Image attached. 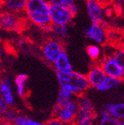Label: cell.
I'll return each instance as SVG.
<instances>
[{"instance_id":"obj_1","label":"cell","mask_w":124,"mask_h":125,"mask_svg":"<svg viewBox=\"0 0 124 125\" xmlns=\"http://www.w3.org/2000/svg\"><path fill=\"white\" fill-rule=\"evenodd\" d=\"M24 13L31 23L49 31L52 25L49 16V2L46 0H28Z\"/></svg>"},{"instance_id":"obj_2","label":"cell","mask_w":124,"mask_h":125,"mask_svg":"<svg viewBox=\"0 0 124 125\" xmlns=\"http://www.w3.org/2000/svg\"><path fill=\"white\" fill-rule=\"evenodd\" d=\"M57 77L60 87H68L76 97L85 95V93L90 88L86 75L72 71L70 73H57Z\"/></svg>"},{"instance_id":"obj_3","label":"cell","mask_w":124,"mask_h":125,"mask_svg":"<svg viewBox=\"0 0 124 125\" xmlns=\"http://www.w3.org/2000/svg\"><path fill=\"white\" fill-rule=\"evenodd\" d=\"M124 52L122 50L113 55L104 58L100 66L104 73L108 76L123 80L124 77Z\"/></svg>"},{"instance_id":"obj_4","label":"cell","mask_w":124,"mask_h":125,"mask_svg":"<svg viewBox=\"0 0 124 125\" xmlns=\"http://www.w3.org/2000/svg\"><path fill=\"white\" fill-rule=\"evenodd\" d=\"M78 109L77 97H75L63 105L59 106L56 104L53 108V117H56L65 125L72 124L75 120Z\"/></svg>"},{"instance_id":"obj_5","label":"cell","mask_w":124,"mask_h":125,"mask_svg":"<svg viewBox=\"0 0 124 125\" xmlns=\"http://www.w3.org/2000/svg\"><path fill=\"white\" fill-rule=\"evenodd\" d=\"M49 16L52 24L63 26L69 25L74 18L69 9L56 3L54 0L49 2Z\"/></svg>"},{"instance_id":"obj_6","label":"cell","mask_w":124,"mask_h":125,"mask_svg":"<svg viewBox=\"0 0 124 125\" xmlns=\"http://www.w3.org/2000/svg\"><path fill=\"white\" fill-rule=\"evenodd\" d=\"M64 51L63 43L54 38H49L43 42L41 47L42 56L48 64L53 65L60 53Z\"/></svg>"},{"instance_id":"obj_7","label":"cell","mask_w":124,"mask_h":125,"mask_svg":"<svg viewBox=\"0 0 124 125\" xmlns=\"http://www.w3.org/2000/svg\"><path fill=\"white\" fill-rule=\"evenodd\" d=\"M86 9L88 17L92 24H100L106 28V22L104 21V7L100 2L95 0L86 1Z\"/></svg>"},{"instance_id":"obj_8","label":"cell","mask_w":124,"mask_h":125,"mask_svg":"<svg viewBox=\"0 0 124 125\" xmlns=\"http://www.w3.org/2000/svg\"><path fill=\"white\" fill-rule=\"evenodd\" d=\"M83 33L86 37L96 43L97 45H103L107 41L106 28L100 24H91L88 28L84 30Z\"/></svg>"},{"instance_id":"obj_9","label":"cell","mask_w":124,"mask_h":125,"mask_svg":"<svg viewBox=\"0 0 124 125\" xmlns=\"http://www.w3.org/2000/svg\"><path fill=\"white\" fill-rule=\"evenodd\" d=\"M21 20L18 14L0 12V28L8 31H18L21 28Z\"/></svg>"},{"instance_id":"obj_10","label":"cell","mask_w":124,"mask_h":125,"mask_svg":"<svg viewBox=\"0 0 124 125\" xmlns=\"http://www.w3.org/2000/svg\"><path fill=\"white\" fill-rule=\"evenodd\" d=\"M0 95L9 108L13 107L15 97L11 89V80L9 76H3L0 78Z\"/></svg>"},{"instance_id":"obj_11","label":"cell","mask_w":124,"mask_h":125,"mask_svg":"<svg viewBox=\"0 0 124 125\" xmlns=\"http://www.w3.org/2000/svg\"><path fill=\"white\" fill-rule=\"evenodd\" d=\"M96 122V111L95 109L78 108L74 124L76 125H95Z\"/></svg>"},{"instance_id":"obj_12","label":"cell","mask_w":124,"mask_h":125,"mask_svg":"<svg viewBox=\"0 0 124 125\" xmlns=\"http://www.w3.org/2000/svg\"><path fill=\"white\" fill-rule=\"evenodd\" d=\"M106 76L107 75L103 71L100 64H95L90 69L89 72L86 75V77L89 86L96 89L97 86L104 81Z\"/></svg>"},{"instance_id":"obj_13","label":"cell","mask_w":124,"mask_h":125,"mask_svg":"<svg viewBox=\"0 0 124 125\" xmlns=\"http://www.w3.org/2000/svg\"><path fill=\"white\" fill-rule=\"evenodd\" d=\"M26 0H6L1 3V11L19 14L24 12Z\"/></svg>"},{"instance_id":"obj_14","label":"cell","mask_w":124,"mask_h":125,"mask_svg":"<svg viewBox=\"0 0 124 125\" xmlns=\"http://www.w3.org/2000/svg\"><path fill=\"white\" fill-rule=\"evenodd\" d=\"M53 67L57 73H70L73 71L69 56L65 51L60 53L57 60L55 61L53 63Z\"/></svg>"},{"instance_id":"obj_15","label":"cell","mask_w":124,"mask_h":125,"mask_svg":"<svg viewBox=\"0 0 124 125\" xmlns=\"http://www.w3.org/2000/svg\"><path fill=\"white\" fill-rule=\"evenodd\" d=\"M104 110L107 114L116 119L123 120L124 118V104L123 102L107 103L104 105Z\"/></svg>"},{"instance_id":"obj_16","label":"cell","mask_w":124,"mask_h":125,"mask_svg":"<svg viewBox=\"0 0 124 125\" xmlns=\"http://www.w3.org/2000/svg\"><path fill=\"white\" fill-rule=\"evenodd\" d=\"M28 76L25 73L18 74L15 78V85L18 95L21 98H24L27 95V84Z\"/></svg>"},{"instance_id":"obj_17","label":"cell","mask_w":124,"mask_h":125,"mask_svg":"<svg viewBox=\"0 0 124 125\" xmlns=\"http://www.w3.org/2000/svg\"><path fill=\"white\" fill-rule=\"evenodd\" d=\"M123 82V80L115 79L113 77H110L108 76H106L105 79H104L103 82L97 86L96 90L99 92H107L109 90H111L116 87L119 86Z\"/></svg>"},{"instance_id":"obj_18","label":"cell","mask_w":124,"mask_h":125,"mask_svg":"<svg viewBox=\"0 0 124 125\" xmlns=\"http://www.w3.org/2000/svg\"><path fill=\"white\" fill-rule=\"evenodd\" d=\"M69 32V28L68 26H63V25H53L52 24L50 29H49V33H51L53 35V38L57 40L60 42L66 39L68 36Z\"/></svg>"},{"instance_id":"obj_19","label":"cell","mask_w":124,"mask_h":125,"mask_svg":"<svg viewBox=\"0 0 124 125\" xmlns=\"http://www.w3.org/2000/svg\"><path fill=\"white\" fill-rule=\"evenodd\" d=\"M54 2L58 5L69 9L73 17H75L78 14V7L76 2L73 1V0H54Z\"/></svg>"},{"instance_id":"obj_20","label":"cell","mask_w":124,"mask_h":125,"mask_svg":"<svg viewBox=\"0 0 124 125\" xmlns=\"http://www.w3.org/2000/svg\"><path fill=\"white\" fill-rule=\"evenodd\" d=\"M86 53L91 60L97 61L101 56V50L97 44H89L86 47Z\"/></svg>"},{"instance_id":"obj_21","label":"cell","mask_w":124,"mask_h":125,"mask_svg":"<svg viewBox=\"0 0 124 125\" xmlns=\"http://www.w3.org/2000/svg\"><path fill=\"white\" fill-rule=\"evenodd\" d=\"M95 125H124L123 120L116 119L109 115L102 117V118H97Z\"/></svg>"},{"instance_id":"obj_22","label":"cell","mask_w":124,"mask_h":125,"mask_svg":"<svg viewBox=\"0 0 124 125\" xmlns=\"http://www.w3.org/2000/svg\"><path fill=\"white\" fill-rule=\"evenodd\" d=\"M19 114L17 110H15L13 108H9L5 112V114L2 117V120L5 121H8L11 123L12 121H14V119L16 117V116Z\"/></svg>"},{"instance_id":"obj_23","label":"cell","mask_w":124,"mask_h":125,"mask_svg":"<svg viewBox=\"0 0 124 125\" xmlns=\"http://www.w3.org/2000/svg\"><path fill=\"white\" fill-rule=\"evenodd\" d=\"M27 119H28V117L25 115L18 114L14 119V121L11 122V124L13 125H24Z\"/></svg>"},{"instance_id":"obj_24","label":"cell","mask_w":124,"mask_h":125,"mask_svg":"<svg viewBox=\"0 0 124 125\" xmlns=\"http://www.w3.org/2000/svg\"><path fill=\"white\" fill-rule=\"evenodd\" d=\"M9 108V107L5 102V100L2 98L1 95H0V120L2 119V117L5 114V112Z\"/></svg>"},{"instance_id":"obj_25","label":"cell","mask_w":124,"mask_h":125,"mask_svg":"<svg viewBox=\"0 0 124 125\" xmlns=\"http://www.w3.org/2000/svg\"><path fill=\"white\" fill-rule=\"evenodd\" d=\"M44 125H65L63 123L59 121L56 117H52L44 123Z\"/></svg>"},{"instance_id":"obj_26","label":"cell","mask_w":124,"mask_h":125,"mask_svg":"<svg viewBox=\"0 0 124 125\" xmlns=\"http://www.w3.org/2000/svg\"><path fill=\"white\" fill-rule=\"evenodd\" d=\"M24 125H44V124L40 122V121H35V120H33L31 118H28L24 124Z\"/></svg>"},{"instance_id":"obj_27","label":"cell","mask_w":124,"mask_h":125,"mask_svg":"<svg viewBox=\"0 0 124 125\" xmlns=\"http://www.w3.org/2000/svg\"><path fill=\"white\" fill-rule=\"evenodd\" d=\"M0 125H13L11 123L8 122V121H5L4 120H0Z\"/></svg>"},{"instance_id":"obj_28","label":"cell","mask_w":124,"mask_h":125,"mask_svg":"<svg viewBox=\"0 0 124 125\" xmlns=\"http://www.w3.org/2000/svg\"><path fill=\"white\" fill-rule=\"evenodd\" d=\"M2 46L1 41H0V55H1V53H2Z\"/></svg>"},{"instance_id":"obj_29","label":"cell","mask_w":124,"mask_h":125,"mask_svg":"<svg viewBox=\"0 0 124 125\" xmlns=\"http://www.w3.org/2000/svg\"><path fill=\"white\" fill-rule=\"evenodd\" d=\"M67 125H76L74 123H72V124H67Z\"/></svg>"}]
</instances>
